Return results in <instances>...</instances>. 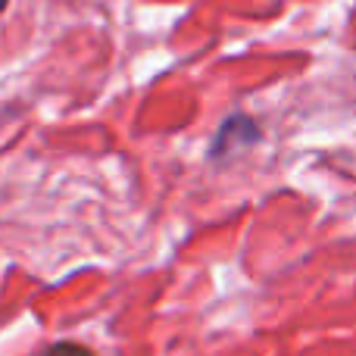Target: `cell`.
<instances>
[{"label": "cell", "instance_id": "cell-1", "mask_svg": "<svg viewBox=\"0 0 356 356\" xmlns=\"http://www.w3.org/2000/svg\"><path fill=\"white\" fill-rule=\"evenodd\" d=\"M259 141V129L250 116H232L222 122V129L216 131L213 138V147H209V156L213 160H222V156H232L238 154L241 147H253Z\"/></svg>", "mask_w": 356, "mask_h": 356}, {"label": "cell", "instance_id": "cell-3", "mask_svg": "<svg viewBox=\"0 0 356 356\" xmlns=\"http://www.w3.org/2000/svg\"><path fill=\"white\" fill-rule=\"evenodd\" d=\"M6 3H10V0H0V13H3V10H6Z\"/></svg>", "mask_w": 356, "mask_h": 356}, {"label": "cell", "instance_id": "cell-2", "mask_svg": "<svg viewBox=\"0 0 356 356\" xmlns=\"http://www.w3.org/2000/svg\"><path fill=\"white\" fill-rule=\"evenodd\" d=\"M47 356H94V353L81 344H54Z\"/></svg>", "mask_w": 356, "mask_h": 356}]
</instances>
